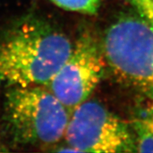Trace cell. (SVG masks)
Returning <instances> with one entry per match:
<instances>
[{"mask_svg":"<svg viewBox=\"0 0 153 153\" xmlns=\"http://www.w3.org/2000/svg\"><path fill=\"white\" fill-rule=\"evenodd\" d=\"M71 111L44 85L6 88L3 128L11 143L47 146L65 136Z\"/></svg>","mask_w":153,"mask_h":153,"instance_id":"obj_2","label":"cell"},{"mask_svg":"<svg viewBox=\"0 0 153 153\" xmlns=\"http://www.w3.org/2000/svg\"><path fill=\"white\" fill-rule=\"evenodd\" d=\"M59 8L71 12L94 16L98 13L105 0H49Z\"/></svg>","mask_w":153,"mask_h":153,"instance_id":"obj_7","label":"cell"},{"mask_svg":"<svg viewBox=\"0 0 153 153\" xmlns=\"http://www.w3.org/2000/svg\"><path fill=\"white\" fill-rule=\"evenodd\" d=\"M136 12L153 25V0H127Z\"/></svg>","mask_w":153,"mask_h":153,"instance_id":"obj_8","label":"cell"},{"mask_svg":"<svg viewBox=\"0 0 153 153\" xmlns=\"http://www.w3.org/2000/svg\"><path fill=\"white\" fill-rule=\"evenodd\" d=\"M105 64L123 83L153 100V25L136 14H123L106 28Z\"/></svg>","mask_w":153,"mask_h":153,"instance_id":"obj_3","label":"cell"},{"mask_svg":"<svg viewBox=\"0 0 153 153\" xmlns=\"http://www.w3.org/2000/svg\"><path fill=\"white\" fill-rule=\"evenodd\" d=\"M73 43L44 17L27 14L0 33V85H45Z\"/></svg>","mask_w":153,"mask_h":153,"instance_id":"obj_1","label":"cell"},{"mask_svg":"<svg viewBox=\"0 0 153 153\" xmlns=\"http://www.w3.org/2000/svg\"><path fill=\"white\" fill-rule=\"evenodd\" d=\"M133 134L137 152H153V105L134 121Z\"/></svg>","mask_w":153,"mask_h":153,"instance_id":"obj_6","label":"cell"},{"mask_svg":"<svg viewBox=\"0 0 153 153\" xmlns=\"http://www.w3.org/2000/svg\"><path fill=\"white\" fill-rule=\"evenodd\" d=\"M101 44L91 31L82 30L71 53L44 86L70 111L88 100L104 74Z\"/></svg>","mask_w":153,"mask_h":153,"instance_id":"obj_5","label":"cell"},{"mask_svg":"<svg viewBox=\"0 0 153 153\" xmlns=\"http://www.w3.org/2000/svg\"><path fill=\"white\" fill-rule=\"evenodd\" d=\"M64 138L73 152H136L129 127L94 100H88L71 111Z\"/></svg>","mask_w":153,"mask_h":153,"instance_id":"obj_4","label":"cell"}]
</instances>
